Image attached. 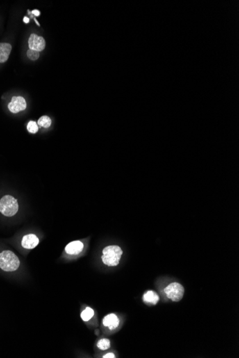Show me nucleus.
Listing matches in <instances>:
<instances>
[{
	"label": "nucleus",
	"mask_w": 239,
	"mask_h": 358,
	"mask_svg": "<svg viewBox=\"0 0 239 358\" xmlns=\"http://www.w3.org/2000/svg\"><path fill=\"white\" fill-rule=\"evenodd\" d=\"M144 300L147 303L156 304L159 301V296L155 292L149 291L144 295Z\"/></svg>",
	"instance_id": "obj_11"
},
{
	"label": "nucleus",
	"mask_w": 239,
	"mask_h": 358,
	"mask_svg": "<svg viewBox=\"0 0 239 358\" xmlns=\"http://www.w3.org/2000/svg\"><path fill=\"white\" fill-rule=\"evenodd\" d=\"M39 244V239L36 235L29 234L25 235L22 240V246L26 249H33Z\"/></svg>",
	"instance_id": "obj_7"
},
{
	"label": "nucleus",
	"mask_w": 239,
	"mask_h": 358,
	"mask_svg": "<svg viewBox=\"0 0 239 358\" xmlns=\"http://www.w3.org/2000/svg\"><path fill=\"white\" fill-rule=\"evenodd\" d=\"M103 358H108V357L114 358V357H115V354H114L113 353H108V354H105V355L103 356Z\"/></svg>",
	"instance_id": "obj_17"
},
{
	"label": "nucleus",
	"mask_w": 239,
	"mask_h": 358,
	"mask_svg": "<svg viewBox=\"0 0 239 358\" xmlns=\"http://www.w3.org/2000/svg\"><path fill=\"white\" fill-rule=\"evenodd\" d=\"M164 291L167 297L174 302H179L184 295V288L178 283H171L165 288Z\"/></svg>",
	"instance_id": "obj_4"
},
{
	"label": "nucleus",
	"mask_w": 239,
	"mask_h": 358,
	"mask_svg": "<svg viewBox=\"0 0 239 358\" xmlns=\"http://www.w3.org/2000/svg\"><path fill=\"white\" fill-rule=\"evenodd\" d=\"M27 108L26 99L22 97H13L9 103L8 109L12 113L16 114L23 111Z\"/></svg>",
	"instance_id": "obj_5"
},
{
	"label": "nucleus",
	"mask_w": 239,
	"mask_h": 358,
	"mask_svg": "<svg viewBox=\"0 0 239 358\" xmlns=\"http://www.w3.org/2000/svg\"><path fill=\"white\" fill-rule=\"evenodd\" d=\"M94 311L90 308H86L81 313V318L85 322L89 321L93 317Z\"/></svg>",
	"instance_id": "obj_13"
},
{
	"label": "nucleus",
	"mask_w": 239,
	"mask_h": 358,
	"mask_svg": "<svg viewBox=\"0 0 239 358\" xmlns=\"http://www.w3.org/2000/svg\"><path fill=\"white\" fill-rule=\"evenodd\" d=\"M32 13H33V15L37 16V17L40 15V12L37 10H33V11L32 12Z\"/></svg>",
	"instance_id": "obj_18"
},
{
	"label": "nucleus",
	"mask_w": 239,
	"mask_h": 358,
	"mask_svg": "<svg viewBox=\"0 0 239 358\" xmlns=\"http://www.w3.org/2000/svg\"><path fill=\"white\" fill-rule=\"evenodd\" d=\"M97 346L100 350H105L110 347V341L108 339H101L98 342Z\"/></svg>",
	"instance_id": "obj_14"
},
{
	"label": "nucleus",
	"mask_w": 239,
	"mask_h": 358,
	"mask_svg": "<svg viewBox=\"0 0 239 358\" xmlns=\"http://www.w3.org/2000/svg\"><path fill=\"white\" fill-rule=\"evenodd\" d=\"M20 262L13 252L5 250L0 253V268L6 272L16 271L19 268Z\"/></svg>",
	"instance_id": "obj_1"
},
{
	"label": "nucleus",
	"mask_w": 239,
	"mask_h": 358,
	"mask_svg": "<svg viewBox=\"0 0 239 358\" xmlns=\"http://www.w3.org/2000/svg\"><path fill=\"white\" fill-rule=\"evenodd\" d=\"M38 124L34 121H30L28 124V131L32 134H35L38 132Z\"/></svg>",
	"instance_id": "obj_15"
},
{
	"label": "nucleus",
	"mask_w": 239,
	"mask_h": 358,
	"mask_svg": "<svg viewBox=\"0 0 239 358\" xmlns=\"http://www.w3.org/2000/svg\"><path fill=\"white\" fill-rule=\"evenodd\" d=\"M23 20H24V22L26 23H29V22H30L29 18H28V17H25L24 19H23Z\"/></svg>",
	"instance_id": "obj_19"
},
{
	"label": "nucleus",
	"mask_w": 239,
	"mask_h": 358,
	"mask_svg": "<svg viewBox=\"0 0 239 358\" xmlns=\"http://www.w3.org/2000/svg\"><path fill=\"white\" fill-rule=\"evenodd\" d=\"M83 243L80 241H73L65 247V252L71 255H77L83 250Z\"/></svg>",
	"instance_id": "obj_8"
},
{
	"label": "nucleus",
	"mask_w": 239,
	"mask_h": 358,
	"mask_svg": "<svg viewBox=\"0 0 239 358\" xmlns=\"http://www.w3.org/2000/svg\"><path fill=\"white\" fill-rule=\"evenodd\" d=\"M123 250L117 245H110L103 250L102 261L108 266H117L122 257Z\"/></svg>",
	"instance_id": "obj_2"
},
{
	"label": "nucleus",
	"mask_w": 239,
	"mask_h": 358,
	"mask_svg": "<svg viewBox=\"0 0 239 358\" xmlns=\"http://www.w3.org/2000/svg\"><path fill=\"white\" fill-rule=\"evenodd\" d=\"M119 323V320L118 318L115 314L112 313V314H109L105 316L103 320V325L105 327H108L109 329H115L118 327Z\"/></svg>",
	"instance_id": "obj_9"
},
{
	"label": "nucleus",
	"mask_w": 239,
	"mask_h": 358,
	"mask_svg": "<svg viewBox=\"0 0 239 358\" xmlns=\"http://www.w3.org/2000/svg\"><path fill=\"white\" fill-rule=\"evenodd\" d=\"M17 199L12 195H5L0 199V213L6 217H12L18 212Z\"/></svg>",
	"instance_id": "obj_3"
},
{
	"label": "nucleus",
	"mask_w": 239,
	"mask_h": 358,
	"mask_svg": "<svg viewBox=\"0 0 239 358\" xmlns=\"http://www.w3.org/2000/svg\"><path fill=\"white\" fill-rule=\"evenodd\" d=\"M28 45L30 49H33L40 53L45 48L46 42L43 37L38 36L35 34H32L28 40Z\"/></svg>",
	"instance_id": "obj_6"
},
{
	"label": "nucleus",
	"mask_w": 239,
	"mask_h": 358,
	"mask_svg": "<svg viewBox=\"0 0 239 358\" xmlns=\"http://www.w3.org/2000/svg\"><path fill=\"white\" fill-rule=\"evenodd\" d=\"M12 51V45L9 43H0V63L8 61Z\"/></svg>",
	"instance_id": "obj_10"
},
{
	"label": "nucleus",
	"mask_w": 239,
	"mask_h": 358,
	"mask_svg": "<svg viewBox=\"0 0 239 358\" xmlns=\"http://www.w3.org/2000/svg\"><path fill=\"white\" fill-rule=\"evenodd\" d=\"M27 55H28V58H29L30 60H33V61H35V60H37V59L40 58V53L37 51L33 50V49H29V50L27 53Z\"/></svg>",
	"instance_id": "obj_16"
},
{
	"label": "nucleus",
	"mask_w": 239,
	"mask_h": 358,
	"mask_svg": "<svg viewBox=\"0 0 239 358\" xmlns=\"http://www.w3.org/2000/svg\"><path fill=\"white\" fill-rule=\"evenodd\" d=\"M52 124L51 119L48 116H42L38 119L37 124L40 127L44 128H48L51 127Z\"/></svg>",
	"instance_id": "obj_12"
}]
</instances>
